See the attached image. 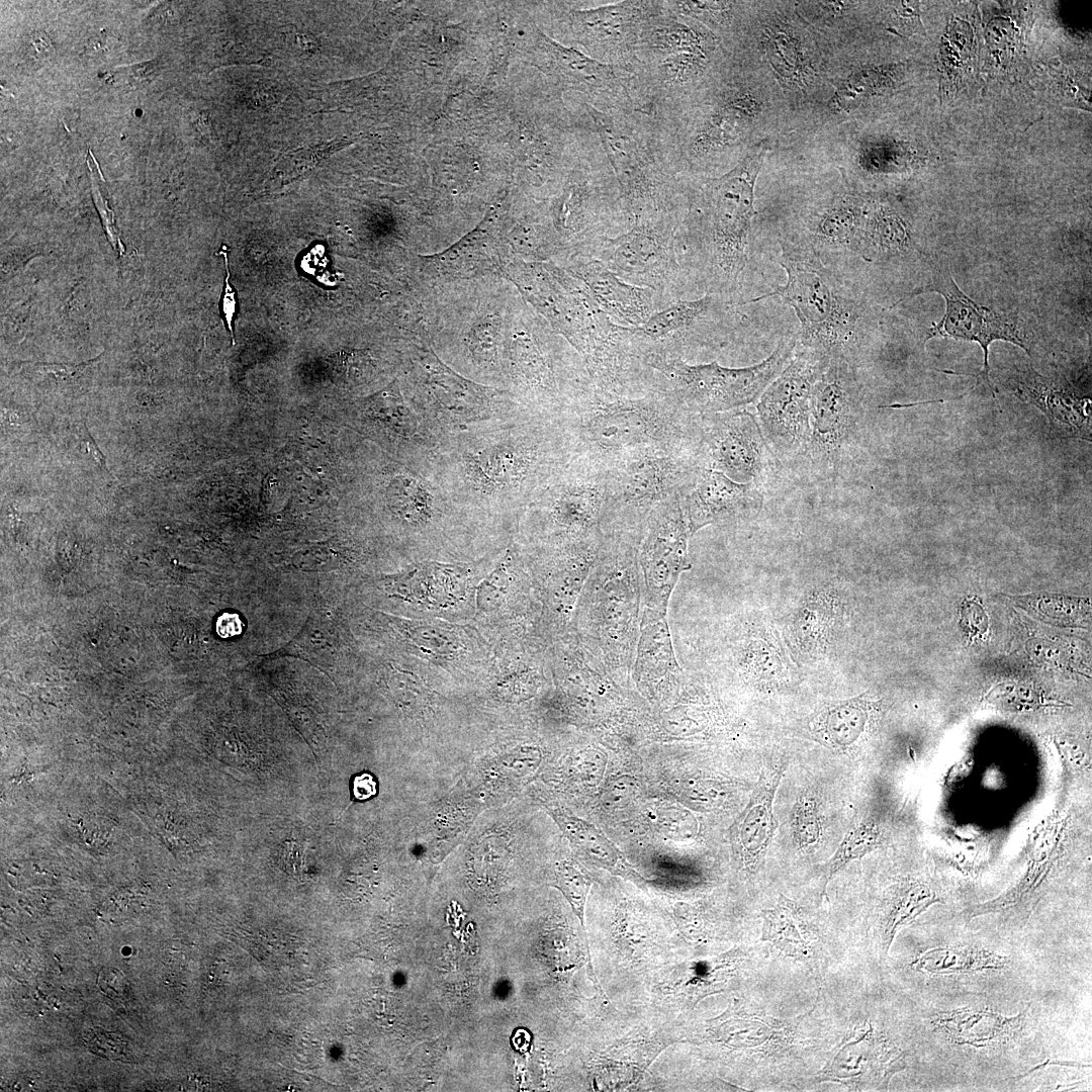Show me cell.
Returning <instances> with one entry per match:
<instances>
[{
  "mask_svg": "<svg viewBox=\"0 0 1092 1092\" xmlns=\"http://www.w3.org/2000/svg\"><path fill=\"white\" fill-rule=\"evenodd\" d=\"M766 149L750 150L719 177L681 178L684 213L676 238L691 282L705 293L739 302L754 216V187Z\"/></svg>",
  "mask_w": 1092,
  "mask_h": 1092,
  "instance_id": "obj_1",
  "label": "cell"
},
{
  "mask_svg": "<svg viewBox=\"0 0 1092 1092\" xmlns=\"http://www.w3.org/2000/svg\"><path fill=\"white\" fill-rule=\"evenodd\" d=\"M559 423L572 457L606 470L638 448L698 449L700 437L699 417L686 413L658 386L644 394L622 395L589 380Z\"/></svg>",
  "mask_w": 1092,
  "mask_h": 1092,
  "instance_id": "obj_2",
  "label": "cell"
},
{
  "mask_svg": "<svg viewBox=\"0 0 1092 1092\" xmlns=\"http://www.w3.org/2000/svg\"><path fill=\"white\" fill-rule=\"evenodd\" d=\"M457 449L460 482L482 502H502L521 518L540 488L571 458L559 421L512 411L498 430Z\"/></svg>",
  "mask_w": 1092,
  "mask_h": 1092,
  "instance_id": "obj_3",
  "label": "cell"
},
{
  "mask_svg": "<svg viewBox=\"0 0 1092 1092\" xmlns=\"http://www.w3.org/2000/svg\"><path fill=\"white\" fill-rule=\"evenodd\" d=\"M780 245L779 264L786 272V283L740 305L780 296L796 312L803 348L853 365L871 325L867 301L823 264L800 232L782 238Z\"/></svg>",
  "mask_w": 1092,
  "mask_h": 1092,
  "instance_id": "obj_4",
  "label": "cell"
},
{
  "mask_svg": "<svg viewBox=\"0 0 1092 1092\" xmlns=\"http://www.w3.org/2000/svg\"><path fill=\"white\" fill-rule=\"evenodd\" d=\"M639 545L603 535L569 630L619 685L633 680L643 608Z\"/></svg>",
  "mask_w": 1092,
  "mask_h": 1092,
  "instance_id": "obj_5",
  "label": "cell"
},
{
  "mask_svg": "<svg viewBox=\"0 0 1092 1092\" xmlns=\"http://www.w3.org/2000/svg\"><path fill=\"white\" fill-rule=\"evenodd\" d=\"M585 112L614 173L630 228L637 221L682 213V172L658 116L604 112L587 103Z\"/></svg>",
  "mask_w": 1092,
  "mask_h": 1092,
  "instance_id": "obj_6",
  "label": "cell"
},
{
  "mask_svg": "<svg viewBox=\"0 0 1092 1092\" xmlns=\"http://www.w3.org/2000/svg\"><path fill=\"white\" fill-rule=\"evenodd\" d=\"M695 448L649 446L627 452L607 469L599 529L640 544L652 511L681 494L702 467Z\"/></svg>",
  "mask_w": 1092,
  "mask_h": 1092,
  "instance_id": "obj_7",
  "label": "cell"
},
{
  "mask_svg": "<svg viewBox=\"0 0 1092 1092\" xmlns=\"http://www.w3.org/2000/svg\"><path fill=\"white\" fill-rule=\"evenodd\" d=\"M797 342V337H784L767 358L741 368L725 367L717 361L689 364L681 358L647 357L642 363L653 371L656 386L668 392L686 413L700 417L756 402L788 364Z\"/></svg>",
  "mask_w": 1092,
  "mask_h": 1092,
  "instance_id": "obj_8",
  "label": "cell"
},
{
  "mask_svg": "<svg viewBox=\"0 0 1092 1092\" xmlns=\"http://www.w3.org/2000/svg\"><path fill=\"white\" fill-rule=\"evenodd\" d=\"M552 213L570 263L589 260L605 238L630 229L601 144L592 142L586 151L580 150Z\"/></svg>",
  "mask_w": 1092,
  "mask_h": 1092,
  "instance_id": "obj_9",
  "label": "cell"
},
{
  "mask_svg": "<svg viewBox=\"0 0 1092 1092\" xmlns=\"http://www.w3.org/2000/svg\"><path fill=\"white\" fill-rule=\"evenodd\" d=\"M606 484V469L572 457L522 514L528 546L559 545L599 531Z\"/></svg>",
  "mask_w": 1092,
  "mask_h": 1092,
  "instance_id": "obj_10",
  "label": "cell"
},
{
  "mask_svg": "<svg viewBox=\"0 0 1092 1092\" xmlns=\"http://www.w3.org/2000/svg\"><path fill=\"white\" fill-rule=\"evenodd\" d=\"M681 217L675 213L637 221L628 231L605 238L590 259L627 283L652 289L662 309L682 299L691 283L676 247Z\"/></svg>",
  "mask_w": 1092,
  "mask_h": 1092,
  "instance_id": "obj_11",
  "label": "cell"
},
{
  "mask_svg": "<svg viewBox=\"0 0 1092 1092\" xmlns=\"http://www.w3.org/2000/svg\"><path fill=\"white\" fill-rule=\"evenodd\" d=\"M739 304L716 294L680 299L629 327L632 346L647 357L681 358L695 349L722 345L741 322Z\"/></svg>",
  "mask_w": 1092,
  "mask_h": 1092,
  "instance_id": "obj_12",
  "label": "cell"
},
{
  "mask_svg": "<svg viewBox=\"0 0 1092 1092\" xmlns=\"http://www.w3.org/2000/svg\"><path fill=\"white\" fill-rule=\"evenodd\" d=\"M829 360L802 348L756 401V418L777 459L803 457L811 433V398Z\"/></svg>",
  "mask_w": 1092,
  "mask_h": 1092,
  "instance_id": "obj_13",
  "label": "cell"
},
{
  "mask_svg": "<svg viewBox=\"0 0 1092 1092\" xmlns=\"http://www.w3.org/2000/svg\"><path fill=\"white\" fill-rule=\"evenodd\" d=\"M859 387L853 365L829 360L811 398V433L804 458L819 476L834 477L845 459L859 416Z\"/></svg>",
  "mask_w": 1092,
  "mask_h": 1092,
  "instance_id": "obj_14",
  "label": "cell"
},
{
  "mask_svg": "<svg viewBox=\"0 0 1092 1092\" xmlns=\"http://www.w3.org/2000/svg\"><path fill=\"white\" fill-rule=\"evenodd\" d=\"M927 292L942 295L945 300V311L941 320L932 324L927 330L926 341L931 338L941 337L978 343L984 353L983 368L979 373H968V375L977 379L976 385L980 381L985 382L992 396L996 398L989 379V346L994 341H1005L1020 347L1031 356L1032 341L1029 335L1019 325V321L1014 314L993 310L969 297L957 285L947 267L935 268L931 272L930 280L927 283L913 288L892 308L912 297Z\"/></svg>",
  "mask_w": 1092,
  "mask_h": 1092,
  "instance_id": "obj_15",
  "label": "cell"
},
{
  "mask_svg": "<svg viewBox=\"0 0 1092 1092\" xmlns=\"http://www.w3.org/2000/svg\"><path fill=\"white\" fill-rule=\"evenodd\" d=\"M699 428L697 457L702 468L760 488L770 479L777 458L755 415L738 408L700 416Z\"/></svg>",
  "mask_w": 1092,
  "mask_h": 1092,
  "instance_id": "obj_16",
  "label": "cell"
},
{
  "mask_svg": "<svg viewBox=\"0 0 1092 1092\" xmlns=\"http://www.w3.org/2000/svg\"><path fill=\"white\" fill-rule=\"evenodd\" d=\"M679 496L655 507L638 547L643 603L649 608L666 611L679 575L691 568L688 544L692 534Z\"/></svg>",
  "mask_w": 1092,
  "mask_h": 1092,
  "instance_id": "obj_17",
  "label": "cell"
},
{
  "mask_svg": "<svg viewBox=\"0 0 1092 1092\" xmlns=\"http://www.w3.org/2000/svg\"><path fill=\"white\" fill-rule=\"evenodd\" d=\"M601 541L599 530L559 545L528 546L525 551L533 578L544 592L546 615L558 635L568 628Z\"/></svg>",
  "mask_w": 1092,
  "mask_h": 1092,
  "instance_id": "obj_18",
  "label": "cell"
},
{
  "mask_svg": "<svg viewBox=\"0 0 1092 1092\" xmlns=\"http://www.w3.org/2000/svg\"><path fill=\"white\" fill-rule=\"evenodd\" d=\"M657 1L628 0L570 8L567 21L573 41L585 55L606 64L634 63L643 26Z\"/></svg>",
  "mask_w": 1092,
  "mask_h": 1092,
  "instance_id": "obj_19",
  "label": "cell"
},
{
  "mask_svg": "<svg viewBox=\"0 0 1092 1092\" xmlns=\"http://www.w3.org/2000/svg\"><path fill=\"white\" fill-rule=\"evenodd\" d=\"M905 1067L903 1054L867 1025L837 1046L820 1074L852 1090L887 1089L891 1078Z\"/></svg>",
  "mask_w": 1092,
  "mask_h": 1092,
  "instance_id": "obj_20",
  "label": "cell"
},
{
  "mask_svg": "<svg viewBox=\"0 0 1092 1092\" xmlns=\"http://www.w3.org/2000/svg\"><path fill=\"white\" fill-rule=\"evenodd\" d=\"M679 497L692 535L709 525L755 516L763 503L762 488L704 468Z\"/></svg>",
  "mask_w": 1092,
  "mask_h": 1092,
  "instance_id": "obj_21",
  "label": "cell"
},
{
  "mask_svg": "<svg viewBox=\"0 0 1092 1092\" xmlns=\"http://www.w3.org/2000/svg\"><path fill=\"white\" fill-rule=\"evenodd\" d=\"M567 271L583 283L600 308L618 325L638 327L661 309L652 289L625 282L597 260L572 262Z\"/></svg>",
  "mask_w": 1092,
  "mask_h": 1092,
  "instance_id": "obj_22",
  "label": "cell"
},
{
  "mask_svg": "<svg viewBox=\"0 0 1092 1092\" xmlns=\"http://www.w3.org/2000/svg\"><path fill=\"white\" fill-rule=\"evenodd\" d=\"M866 202L852 195L834 197L813 211L800 233L823 264L836 271L851 252L863 220Z\"/></svg>",
  "mask_w": 1092,
  "mask_h": 1092,
  "instance_id": "obj_23",
  "label": "cell"
},
{
  "mask_svg": "<svg viewBox=\"0 0 1092 1092\" xmlns=\"http://www.w3.org/2000/svg\"><path fill=\"white\" fill-rule=\"evenodd\" d=\"M1066 824L1065 815L1057 813L1050 818L1032 838L1022 878L999 896L974 905L970 909V917L1004 913L1025 905L1032 907L1036 903L1034 898L1056 862Z\"/></svg>",
  "mask_w": 1092,
  "mask_h": 1092,
  "instance_id": "obj_24",
  "label": "cell"
},
{
  "mask_svg": "<svg viewBox=\"0 0 1092 1092\" xmlns=\"http://www.w3.org/2000/svg\"><path fill=\"white\" fill-rule=\"evenodd\" d=\"M786 761L763 768L750 800L737 818L733 837L743 867L754 872L761 862L777 828L774 802Z\"/></svg>",
  "mask_w": 1092,
  "mask_h": 1092,
  "instance_id": "obj_25",
  "label": "cell"
},
{
  "mask_svg": "<svg viewBox=\"0 0 1092 1092\" xmlns=\"http://www.w3.org/2000/svg\"><path fill=\"white\" fill-rule=\"evenodd\" d=\"M681 673L671 643L666 611L643 606L633 680L642 690L655 694L677 686Z\"/></svg>",
  "mask_w": 1092,
  "mask_h": 1092,
  "instance_id": "obj_26",
  "label": "cell"
},
{
  "mask_svg": "<svg viewBox=\"0 0 1092 1092\" xmlns=\"http://www.w3.org/2000/svg\"><path fill=\"white\" fill-rule=\"evenodd\" d=\"M876 703L867 695L824 707L810 722V729L827 746L850 753L866 738Z\"/></svg>",
  "mask_w": 1092,
  "mask_h": 1092,
  "instance_id": "obj_27",
  "label": "cell"
},
{
  "mask_svg": "<svg viewBox=\"0 0 1092 1092\" xmlns=\"http://www.w3.org/2000/svg\"><path fill=\"white\" fill-rule=\"evenodd\" d=\"M1022 1014L1007 1017L988 1009L958 1008L940 1012L932 1023L942 1029L951 1041L983 1048L1004 1039L1021 1022Z\"/></svg>",
  "mask_w": 1092,
  "mask_h": 1092,
  "instance_id": "obj_28",
  "label": "cell"
},
{
  "mask_svg": "<svg viewBox=\"0 0 1092 1092\" xmlns=\"http://www.w3.org/2000/svg\"><path fill=\"white\" fill-rule=\"evenodd\" d=\"M762 941H768L787 957L810 963L818 936L803 917L801 909L781 895L777 904L761 911Z\"/></svg>",
  "mask_w": 1092,
  "mask_h": 1092,
  "instance_id": "obj_29",
  "label": "cell"
},
{
  "mask_svg": "<svg viewBox=\"0 0 1092 1092\" xmlns=\"http://www.w3.org/2000/svg\"><path fill=\"white\" fill-rule=\"evenodd\" d=\"M570 843L592 863L622 876L638 877L617 846L594 824L561 809H548Z\"/></svg>",
  "mask_w": 1092,
  "mask_h": 1092,
  "instance_id": "obj_30",
  "label": "cell"
},
{
  "mask_svg": "<svg viewBox=\"0 0 1092 1092\" xmlns=\"http://www.w3.org/2000/svg\"><path fill=\"white\" fill-rule=\"evenodd\" d=\"M1009 963L1008 957L982 947L941 946L919 954L911 966L920 973L951 975L1002 970Z\"/></svg>",
  "mask_w": 1092,
  "mask_h": 1092,
  "instance_id": "obj_31",
  "label": "cell"
},
{
  "mask_svg": "<svg viewBox=\"0 0 1092 1092\" xmlns=\"http://www.w3.org/2000/svg\"><path fill=\"white\" fill-rule=\"evenodd\" d=\"M939 902L940 898L924 882L909 880L901 884L881 920L879 938L883 957L887 956L896 934L902 927Z\"/></svg>",
  "mask_w": 1092,
  "mask_h": 1092,
  "instance_id": "obj_32",
  "label": "cell"
},
{
  "mask_svg": "<svg viewBox=\"0 0 1092 1092\" xmlns=\"http://www.w3.org/2000/svg\"><path fill=\"white\" fill-rule=\"evenodd\" d=\"M786 25L768 27L765 35L767 58L780 78L792 88H803L813 75V66L800 40Z\"/></svg>",
  "mask_w": 1092,
  "mask_h": 1092,
  "instance_id": "obj_33",
  "label": "cell"
},
{
  "mask_svg": "<svg viewBox=\"0 0 1092 1092\" xmlns=\"http://www.w3.org/2000/svg\"><path fill=\"white\" fill-rule=\"evenodd\" d=\"M385 498L394 515L408 524L428 525L436 515V495L426 481L410 473L394 475L385 489Z\"/></svg>",
  "mask_w": 1092,
  "mask_h": 1092,
  "instance_id": "obj_34",
  "label": "cell"
},
{
  "mask_svg": "<svg viewBox=\"0 0 1092 1092\" xmlns=\"http://www.w3.org/2000/svg\"><path fill=\"white\" fill-rule=\"evenodd\" d=\"M1018 606L1040 620L1062 626H1080L1090 615L1089 600L1063 595L1031 594L1010 597Z\"/></svg>",
  "mask_w": 1092,
  "mask_h": 1092,
  "instance_id": "obj_35",
  "label": "cell"
},
{
  "mask_svg": "<svg viewBox=\"0 0 1092 1092\" xmlns=\"http://www.w3.org/2000/svg\"><path fill=\"white\" fill-rule=\"evenodd\" d=\"M885 837L878 824L863 821L852 827L843 837L837 850L829 861L823 884V893L832 878L847 863L859 859L876 850L884 843Z\"/></svg>",
  "mask_w": 1092,
  "mask_h": 1092,
  "instance_id": "obj_36",
  "label": "cell"
},
{
  "mask_svg": "<svg viewBox=\"0 0 1092 1092\" xmlns=\"http://www.w3.org/2000/svg\"><path fill=\"white\" fill-rule=\"evenodd\" d=\"M985 701L1001 709L1017 712L1069 706L1033 686L1017 682L996 685L986 694Z\"/></svg>",
  "mask_w": 1092,
  "mask_h": 1092,
  "instance_id": "obj_37",
  "label": "cell"
},
{
  "mask_svg": "<svg viewBox=\"0 0 1092 1092\" xmlns=\"http://www.w3.org/2000/svg\"><path fill=\"white\" fill-rule=\"evenodd\" d=\"M366 413L369 419L401 438L410 440L420 435L418 418L399 396L384 393L373 398L366 405Z\"/></svg>",
  "mask_w": 1092,
  "mask_h": 1092,
  "instance_id": "obj_38",
  "label": "cell"
},
{
  "mask_svg": "<svg viewBox=\"0 0 1092 1092\" xmlns=\"http://www.w3.org/2000/svg\"><path fill=\"white\" fill-rule=\"evenodd\" d=\"M896 74V69L862 68L851 73L839 85L832 105L834 108L845 110L862 97L874 94L881 88L887 87L891 76Z\"/></svg>",
  "mask_w": 1092,
  "mask_h": 1092,
  "instance_id": "obj_39",
  "label": "cell"
},
{
  "mask_svg": "<svg viewBox=\"0 0 1092 1092\" xmlns=\"http://www.w3.org/2000/svg\"><path fill=\"white\" fill-rule=\"evenodd\" d=\"M674 13L695 19L714 32L727 28L733 18V2L728 1H664Z\"/></svg>",
  "mask_w": 1092,
  "mask_h": 1092,
  "instance_id": "obj_40",
  "label": "cell"
},
{
  "mask_svg": "<svg viewBox=\"0 0 1092 1092\" xmlns=\"http://www.w3.org/2000/svg\"><path fill=\"white\" fill-rule=\"evenodd\" d=\"M554 879L555 887L562 892L583 923L584 906L592 887L590 878L574 862L562 860L556 863Z\"/></svg>",
  "mask_w": 1092,
  "mask_h": 1092,
  "instance_id": "obj_41",
  "label": "cell"
},
{
  "mask_svg": "<svg viewBox=\"0 0 1092 1092\" xmlns=\"http://www.w3.org/2000/svg\"><path fill=\"white\" fill-rule=\"evenodd\" d=\"M792 832L795 841L802 849L816 845L821 836L822 821L817 800L810 796H801L792 812Z\"/></svg>",
  "mask_w": 1092,
  "mask_h": 1092,
  "instance_id": "obj_42",
  "label": "cell"
},
{
  "mask_svg": "<svg viewBox=\"0 0 1092 1092\" xmlns=\"http://www.w3.org/2000/svg\"><path fill=\"white\" fill-rule=\"evenodd\" d=\"M708 717L692 706H676L662 713V726L673 735L691 736L708 726Z\"/></svg>",
  "mask_w": 1092,
  "mask_h": 1092,
  "instance_id": "obj_43",
  "label": "cell"
},
{
  "mask_svg": "<svg viewBox=\"0 0 1092 1092\" xmlns=\"http://www.w3.org/2000/svg\"><path fill=\"white\" fill-rule=\"evenodd\" d=\"M714 96L749 122L758 117L762 111L763 104L760 98L752 90L743 86L727 84L721 87Z\"/></svg>",
  "mask_w": 1092,
  "mask_h": 1092,
  "instance_id": "obj_44",
  "label": "cell"
},
{
  "mask_svg": "<svg viewBox=\"0 0 1092 1092\" xmlns=\"http://www.w3.org/2000/svg\"><path fill=\"white\" fill-rule=\"evenodd\" d=\"M656 822L668 836L690 839L698 833V821L689 810L675 806H662L656 811Z\"/></svg>",
  "mask_w": 1092,
  "mask_h": 1092,
  "instance_id": "obj_45",
  "label": "cell"
},
{
  "mask_svg": "<svg viewBox=\"0 0 1092 1092\" xmlns=\"http://www.w3.org/2000/svg\"><path fill=\"white\" fill-rule=\"evenodd\" d=\"M84 1042L92 1053L100 1057L128 1062L129 1050L127 1042L119 1035L104 1030L103 1028H91L84 1033Z\"/></svg>",
  "mask_w": 1092,
  "mask_h": 1092,
  "instance_id": "obj_46",
  "label": "cell"
},
{
  "mask_svg": "<svg viewBox=\"0 0 1092 1092\" xmlns=\"http://www.w3.org/2000/svg\"><path fill=\"white\" fill-rule=\"evenodd\" d=\"M960 614V624L969 639L982 638L989 630V619L986 611L976 601H964L961 605Z\"/></svg>",
  "mask_w": 1092,
  "mask_h": 1092,
  "instance_id": "obj_47",
  "label": "cell"
},
{
  "mask_svg": "<svg viewBox=\"0 0 1092 1092\" xmlns=\"http://www.w3.org/2000/svg\"><path fill=\"white\" fill-rule=\"evenodd\" d=\"M689 799L703 808H714L724 801V785L716 781H695L688 790Z\"/></svg>",
  "mask_w": 1092,
  "mask_h": 1092,
  "instance_id": "obj_48",
  "label": "cell"
},
{
  "mask_svg": "<svg viewBox=\"0 0 1092 1092\" xmlns=\"http://www.w3.org/2000/svg\"><path fill=\"white\" fill-rule=\"evenodd\" d=\"M606 765V754L596 747H587L578 755V769L580 776L589 786H597L600 784L604 777Z\"/></svg>",
  "mask_w": 1092,
  "mask_h": 1092,
  "instance_id": "obj_49",
  "label": "cell"
},
{
  "mask_svg": "<svg viewBox=\"0 0 1092 1092\" xmlns=\"http://www.w3.org/2000/svg\"><path fill=\"white\" fill-rule=\"evenodd\" d=\"M633 778L622 776L616 778L604 792V802L612 808H621L628 804L636 791Z\"/></svg>",
  "mask_w": 1092,
  "mask_h": 1092,
  "instance_id": "obj_50",
  "label": "cell"
},
{
  "mask_svg": "<svg viewBox=\"0 0 1092 1092\" xmlns=\"http://www.w3.org/2000/svg\"><path fill=\"white\" fill-rule=\"evenodd\" d=\"M218 254L223 257L224 267H225V271H226V276H225V279H224L223 292H222L221 299H220V311H221L223 322H224V324L226 325V327H228V329L230 331L232 342L234 344L235 343V338H234L233 321H234V315H235V312H236L237 301H236V294H235V291H234V287L230 282L228 248L224 245H222L221 248H220V252Z\"/></svg>",
  "mask_w": 1092,
  "mask_h": 1092,
  "instance_id": "obj_51",
  "label": "cell"
},
{
  "mask_svg": "<svg viewBox=\"0 0 1092 1092\" xmlns=\"http://www.w3.org/2000/svg\"><path fill=\"white\" fill-rule=\"evenodd\" d=\"M99 987L108 996L113 998H123L127 993V983L125 978L119 971L114 969H105L99 976Z\"/></svg>",
  "mask_w": 1092,
  "mask_h": 1092,
  "instance_id": "obj_52",
  "label": "cell"
},
{
  "mask_svg": "<svg viewBox=\"0 0 1092 1092\" xmlns=\"http://www.w3.org/2000/svg\"><path fill=\"white\" fill-rule=\"evenodd\" d=\"M377 782L369 772H361L351 780V795L354 801H367L377 794Z\"/></svg>",
  "mask_w": 1092,
  "mask_h": 1092,
  "instance_id": "obj_53",
  "label": "cell"
},
{
  "mask_svg": "<svg viewBox=\"0 0 1092 1092\" xmlns=\"http://www.w3.org/2000/svg\"><path fill=\"white\" fill-rule=\"evenodd\" d=\"M899 4L895 8V13L900 29L913 32L922 28L916 5L910 2H900Z\"/></svg>",
  "mask_w": 1092,
  "mask_h": 1092,
  "instance_id": "obj_54",
  "label": "cell"
},
{
  "mask_svg": "<svg viewBox=\"0 0 1092 1092\" xmlns=\"http://www.w3.org/2000/svg\"><path fill=\"white\" fill-rule=\"evenodd\" d=\"M216 633L221 638H230L242 632V622L237 614L224 613L215 623Z\"/></svg>",
  "mask_w": 1092,
  "mask_h": 1092,
  "instance_id": "obj_55",
  "label": "cell"
},
{
  "mask_svg": "<svg viewBox=\"0 0 1092 1092\" xmlns=\"http://www.w3.org/2000/svg\"><path fill=\"white\" fill-rule=\"evenodd\" d=\"M303 854L304 850L299 844L296 842H286L281 853V858L288 870L297 872L300 869Z\"/></svg>",
  "mask_w": 1092,
  "mask_h": 1092,
  "instance_id": "obj_56",
  "label": "cell"
},
{
  "mask_svg": "<svg viewBox=\"0 0 1092 1092\" xmlns=\"http://www.w3.org/2000/svg\"><path fill=\"white\" fill-rule=\"evenodd\" d=\"M79 434H80V437L82 439V442L84 443V445L86 447V450L92 455V457L94 458L96 463L102 469L109 472V470L107 468V464H106V458L103 455V453L99 450L95 440L93 439L90 432L88 431L86 422H83V424L81 425L80 430H79Z\"/></svg>",
  "mask_w": 1092,
  "mask_h": 1092,
  "instance_id": "obj_57",
  "label": "cell"
},
{
  "mask_svg": "<svg viewBox=\"0 0 1092 1092\" xmlns=\"http://www.w3.org/2000/svg\"><path fill=\"white\" fill-rule=\"evenodd\" d=\"M29 47L36 58H46L53 52V44L47 33L37 31L30 35Z\"/></svg>",
  "mask_w": 1092,
  "mask_h": 1092,
  "instance_id": "obj_58",
  "label": "cell"
}]
</instances>
